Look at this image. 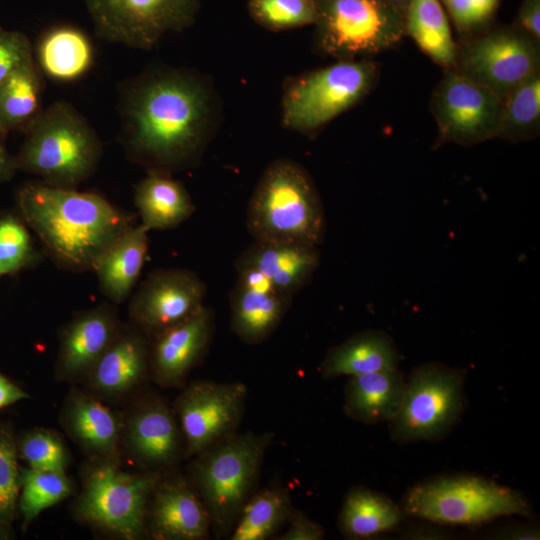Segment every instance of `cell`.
I'll return each instance as SVG.
<instances>
[{"label": "cell", "mask_w": 540, "mask_h": 540, "mask_svg": "<svg viewBox=\"0 0 540 540\" xmlns=\"http://www.w3.org/2000/svg\"><path fill=\"white\" fill-rule=\"evenodd\" d=\"M119 141L147 172L173 174L197 165L220 121L213 86L196 71L152 67L119 89Z\"/></svg>", "instance_id": "cell-1"}, {"label": "cell", "mask_w": 540, "mask_h": 540, "mask_svg": "<svg viewBox=\"0 0 540 540\" xmlns=\"http://www.w3.org/2000/svg\"><path fill=\"white\" fill-rule=\"evenodd\" d=\"M16 211L37 236L44 256L59 269L93 271L108 247L137 224L135 213L103 195L40 181L15 192Z\"/></svg>", "instance_id": "cell-2"}, {"label": "cell", "mask_w": 540, "mask_h": 540, "mask_svg": "<svg viewBox=\"0 0 540 540\" xmlns=\"http://www.w3.org/2000/svg\"><path fill=\"white\" fill-rule=\"evenodd\" d=\"M15 155L18 171L59 188H77L97 170L103 145L87 119L69 102L42 109L24 131Z\"/></svg>", "instance_id": "cell-3"}, {"label": "cell", "mask_w": 540, "mask_h": 540, "mask_svg": "<svg viewBox=\"0 0 540 540\" xmlns=\"http://www.w3.org/2000/svg\"><path fill=\"white\" fill-rule=\"evenodd\" d=\"M246 224L255 241L317 247L324 238L322 202L310 174L297 162L277 159L258 180Z\"/></svg>", "instance_id": "cell-4"}, {"label": "cell", "mask_w": 540, "mask_h": 540, "mask_svg": "<svg viewBox=\"0 0 540 540\" xmlns=\"http://www.w3.org/2000/svg\"><path fill=\"white\" fill-rule=\"evenodd\" d=\"M271 432L235 433L195 456L189 480L202 500L217 538L230 536L254 493Z\"/></svg>", "instance_id": "cell-5"}, {"label": "cell", "mask_w": 540, "mask_h": 540, "mask_svg": "<svg viewBox=\"0 0 540 540\" xmlns=\"http://www.w3.org/2000/svg\"><path fill=\"white\" fill-rule=\"evenodd\" d=\"M81 490L73 503L78 521L124 540L146 536V514L163 473L127 471L120 461L88 460L81 469Z\"/></svg>", "instance_id": "cell-6"}, {"label": "cell", "mask_w": 540, "mask_h": 540, "mask_svg": "<svg viewBox=\"0 0 540 540\" xmlns=\"http://www.w3.org/2000/svg\"><path fill=\"white\" fill-rule=\"evenodd\" d=\"M378 63L367 59L337 62L287 80L281 99L282 125L305 135L363 100L375 87Z\"/></svg>", "instance_id": "cell-7"}, {"label": "cell", "mask_w": 540, "mask_h": 540, "mask_svg": "<svg viewBox=\"0 0 540 540\" xmlns=\"http://www.w3.org/2000/svg\"><path fill=\"white\" fill-rule=\"evenodd\" d=\"M404 515L437 524L478 525L500 516H531L516 490L481 476L459 474L424 480L405 495Z\"/></svg>", "instance_id": "cell-8"}, {"label": "cell", "mask_w": 540, "mask_h": 540, "mask_svg": "<svg viewBox=\"0 0 540 540\" xmlns=\"http://www.w3.org/2000/svg\"><path fill=\"white\" fill-rule=\"evenodd\" d=\"M315 45L336 60L367 59L399 44L404 18L386 0H316Z\"/></svg>", "instance_id": "cell-9"}, {"label": "cell", "mask_w": 540, "mask_h": 540, "mask_svg": "<svg viewBox=\"0 0 540 540\" xmlns=\"http://www.w3.org/2000/svg\"><path fill=\"white\" fill-rule=\"evenodd\" d=\"M464 377L462 370L438 362L414 368L401 406L388 422L393 440H433L446 434L464 408Z\"/></svg>", "instance_id": "cell-10"}, {"label": "cell", "mask_w": 540, "mask_h": 540, "mask_svg": "<svg viewBox=\"0 0 540 540\" xmlns=\"http://www.w3.org/2000/svg\"><path fill=\"white\" fill-rule=\"evenodd\" d=\"M539 45L514 24L486 27L457 44L452 69L504 100L515 87L540 70Z\"/></svg>", "instance_id": "cell-11"}, {"label": "cell", "mask_w": 540, "mask_h": 540, "mask_svg": "<svg viewBox=\"0 0 540 540\" xmlns=\"http://www.w3.org/2000/svg\"><path fill=\"white\" fill-rule=\"evenodd\" d=\"M104 41L150 50L168 33L196 20L201 0H83Z\"/></svg>", "instance_id": "cell-12"}, {"label": "cell", "mask_w": 540, "mask_h": 540, "mask_svg": "<svg viewBox=\"0 0 540 540\" xmlns=\"http://www.w3.org/2000/svg\"><path fill=\"white\" fill-rule=\"evenodd\" d=\"M444 71L430 102L438 130L437 145L469 146L496 138L503 100L454 69Z\"/></svg>", "instance_id": "cell-13"}, {"label": "cell", "mask_w": 540, "mask_h": 540, "mask_svg": "<svg viewBox=\"0 0 540 540\" xmlns=\"http://www.w3.org/2000/svg\"><path fill=\"white\" fill-rule=\"evenodd\" d=\"M242 382L195 380L177 396L173 409L184 442V457H195L235 434L247 399Z\"/></svg>", "instance_id": "cell-14"}, {"label": "cell", "mask_w": 540, "mask_h": 540, "mask_svg": "<svg viewBox=\"0 0 540 540\" xmlns=\"http://www.w3.org/2000/svg\"><path fill=\"white\" fill-rule=\"evenodd\" d=\"M141 470L165 473L184 457L178 419L156 393L137 396L123 413L122 454Z\"/></svg>", "instance_id": "cell-15"}, {"label": "cell", "mask_w": 540, "mask_h": 540, "mask_svg": "<svg viewBox=\"0 0 540 540\" xmlns=\"http://www.w3.org/2000/svg\"><path fill=\"white\" fill-rule=\"evenodd\" d=\"M205 295V284L195 272L155 270L131 294L128 322L151 339L198 310Z\"/></svg>", "instance_id": "cell-16"}, {"label": "cell", "mask_w": 540, "mask_h": 540, "mask_svg": "<svg viewBox=\"0 0 540 540\" xmlns=\"http://www.w3.org/2000/svg\"><path fill=\"white\" fill-rule=\"evenodd\" d=\"M122 324L116 305L111 302L75 313L59 332L55 378L82 383Z\"/></svg>", "instance_id": "cell-17"}, {"label": "cell", "mask_w": 540, "mask_h": 540, "mask_svg": "<svg viewBox=\"0 0 540 540\" xmlns=\"http://www.w3.org/2000/svg\"><path fill=\"white\" fill-rule=\"evenodd\" d=\"M149 377L150 339L127 322L82 383L101 400L119 402L140 392Z\"/></svg>", "instance_id": "cell-18"}, {"label": "cell", "mask_w": 540, "mask_h": 540, "mask_svg": "<svg viewBox=\"0 0 540 540\" xmlns=\"http://www.w3.org/2000/svg\"><path fill=\"white\" fill-rule=\"evenodd\" d=\"M211 532L209 514L189 478L165 472L150 497L146 536L156 540H202Z\"/></svg>", "instance_id": "cell-19"}, {"label": "cell", "mask_w": 540, "mask_h": 540, "mask_svg": "<svg viewBox=\"0 0 540 540\" xmlns=\"http://www.w3.org/2000/svg\"><path fill=\"white\" fill-rule=\"evenodd\" d=\"M213 333L212 311L202 305L181 322L150 339V378L178 387L206 354Z\"/></svg>", "instance_id": "cell-20"}, {"label": "cell", "mask_w": 540, "mask_h": 540, "mask_svg": "<svg viewBox=\"0 0 540 540\" xmlns=\"http://www.w3.org/2000/svg\"><path fill=\"white\" fill-rule=\"evenodd\" d=\"M59 421L90 460L120 461L123 414L107 402L72 386L62 404Z\"/></svg>", "instance_id": "cell-21"}, {"label": "cell", "mask_w": 540, "mask_h": 540, "mask_svg": "<svg viewBox=\"0 0 540 540\" xmlns=\"http://www.w3.org/2000/svg\"><path fill=\"white\" fill-rule=\"evenodd\" d=\"M237 273L230 297L231 330L246 344H260L278 327L292 298L250 267L237 265Z\"/></svg>", "instance_id": "cell-22"}, {"label": "cell", "mask_w": 540, "mask_h": 540, "mask_svg": "<svg viewBox=\"0 0 540 540\" xmlns=\"http://www.w3.org/2000/svg\"><path fill=\"white\" fill-rule=\"evenodd\" d=\"M320 262L315 246L255 241L240 256L237 265L262 274L279 292L293 296L308 282Z\"/></svg>", "instance_id": "cell-23"}, {"label": "cell", "mask_w": 540, "mask_h": 540, "mask_svg": "<svg viewBox=\"0 0 540 540\" xmlns=\"http://www.w3.org/2000/svg\"><path fill=\"white\" fill-rule=\"evenodd\" d=\"M405 387L406 378L398 368L349 376L344 413L366 425L390 422L401 406Z\"/></svg>", "instance_id": "cell-24"}, {"label": "cell", "mask_w": 540, "mask_h": 540, "mask_svg": "<svg viewBox=\"0 0 540 540\" xmlns=\"http://www.w3.org/2000/svg\"><path fill=\"white\" fill-rule=\"evenodd\" d=\"M41 73L57 82H73L92 68L95 51L90 37L79 27L59 24L46 29L33 47Z\"/></svg>", "instance_id": "cell-25"}, {"label": "cell", "mask_w": 540, "mask_h": 540, "mask_svg": "<svg viewBox=\"0 0 540 540\" xmlns=\"http://www.w3.org/2000/svg\"><path fill=\"white\" fill-rule=\"evenodd\" d=\"M149 249L148 231L139 223L120 236L98 260L99 289L113 304L128 299L136 286Z\"/></svg>", "instance_id": "cell-26"}, {"label": "cell", "mask_w": 540, "mask_h": 540, "mask_svg": "<svg viewBox=\"0 0 540 540\" xmlns=\"http://www.w3.org/2000/svg\"><path fill=\"white\" fill-rule=\"evenodd\" d=\"M133 201L139 224L148 232L176 228L195 211L185 186L172 174L161 172H147L135 185Z\"/></svg>", "instance_id": "cell-27"}, {"label": "cell", "mask_w": 540, "mask_h": 540, "mask_svg": "<svg viewBox=\"0 0 540 540\" xmlns=\"http://www.w3.org/2000/svg\"><path fill=\"white\" fill-rule=\"evenodd\" d=\"M399 353L393 339L379 330H366L333 346L321 363V374L330 380L398 368Z\"/></svg>", "instance_id": "cell-28"}, {"label": "cell", "mask_w": 540, "mask_h": 540, "mask_svg": "<svg viewBox=\"0 0 540 540\" xmlns=\"http://www.w3.org/2000/svg\"><path fill=\"white\" fill-rule=\"evenodd\" d=\"M404 516L401 507L388 496L357 486L344 498L338 526L348 539H368L398 528Z\"/></svg>", "instance_id": "cell-29"}, {"label": "cell", "mask_w": 540, "mask_h": 540, "mask_svg": "<svg viewBox=\"0 0 540 540\" xmlns=\"http://www.w3.org/2000/svg\"><path fill=\"white\" fill-rule=\"evenodd\" d=\"M43 74L34 56L16 67L0 84V136L24 132L42 111Z\"/></svg>", "instance_id": "cell-30"}, {"label": "cell", "mask_w": 540, "mask_h": 540, "mask_svg": "<svg viewBox=\"0 0 540 540\" xmlns=\"http://www.w3.org/2000/svg\"><path fill=\"white\" fill-rule=\"evenodd\" d=\"M405 35L444 70L452 69L457 52L441 0H410L404 15Z\"/></svg>", "instance_id": "cell-31"}, {"label": "cell", "mask_w": 540, "mask_h": 540, "mask_svg": "<svg viewBox=\"0 0 540 540\" xmlns=\"http://www.w3.org/2000/svg\"><path fill=\"white\" fill-rule=\"evenodd\" d=\"M294 509L289 491L283 487L254 492L242 508L230 534L231 540H265L287 523Z\"/></svg>", "instance_id": "cell-32"}, {"label": "cell", "mask_w": 540, "mask_h": 540, "mask_svg": "<svg viewBox=\"0 0 540 540\" xmlns=\"http://www.w3.org/2000/svg\"><path fill=\"white\" fill-rule=\"evenodd\" d=\"M540 128V70L515 87L503 100L496 138L530 140Z\"/></svg>", "instance_id": "cell-33"}, {"label": "cell", "mask_w": 540, "mask_h": 540, "mask_svg": "<svg viewBox=\"0 0 540 540\" xmlns=\"http://www.w3.org/2000/svg\"><path fill=\"white\" fill-rule=\"evenodd\" d=\"M73 492V482L66 472L20 467L18 514L22 518V529L25 530L42 511L65 500Z\"/></svg>", "instance_id": "cell-34"}, {"label": "cell", "mask_w": 540, "mask_h": 540, "mask_svg": "<svg viewBox=\"0 0 540 540\" xmlns=\"http://www.w3.org/2000/svg\"><path fill=\"white\" fill-rule=\"evenodd\" d=\"M43 256L17 211H0V278L37 266Z\"/></svg>", "instance_id": "cell-35"}, {"label": "cell", "mask_w": 540, "mask_h": 540, "mask_svg": "<svg viewBox=\"0 0 540 540\" xmlns=\"http://www.w3.org/2000/svg\"><path fill=\"white\" fill-rule=\"evenodd\" d=\"M19 459L35 470L66 472L71 462L69 449L53 429L34 427L16 435Z\"/></svg>", "instance_id": "cell-36"}, {"label": "cell", "mask_w": 540, "mask_h": 540, "mask_svg": "<svg viewBox=\"0 0 540 540\" xmlns=\"http://www.w3.org/2000/svg\"><path fill=\"white\" fill-rule=\"evenodd\" d=\"M20 467L16 434L10 424L0 421V530L8 536L18 515Z\"/></svg>", "instance_id": "cell-37"}, {"label": "cell", "mask_w": 540, "mask_h": 540, "mask_svg": "<svg viewBox=\"0 0 540 540\" xmlns=\"http://www.w3.org/2000/svg\"><path fill=\"white\" fill-rule=\"evenodd\" d=\"M248 12L260 26L271 31H285L314 25L316 0H249Z\"/></svg>", "instance_id": "cell-38"}, {"label": "cell", "mask_w": 540, "mask_h": 540, "mask_svg": "<svg viewBox=\"0 0 540 540\" xmlns=\"http://www.w3.org/2000/svg\"><path fill=\"white\" fill-rule=\"evenodd\" d=\"M460 34L468 36L488 27L500 0H441Z\"/></svg>", "instance_id": "cell-39"}, {"label": "cell", "mask_w": 540, "mask_h": 540, "mask_svg": "<svg viewBox=\"0 0 540 540\" xmlns=\"http://www.w3.org/2000/svg\"><path fill=\"white\" fill-rule=\"evenodd\" d=\"M33 56V45L22 32L0 26V84L21 63Z\"/></svg>", "instance_id": "cell-40"}, {"label": "cell", "mask_w": 540, "mask_h": 540, "mask_svg": "<svg viewBox=\"0 0 540 540\" xmlns=\"http://www.w3.org/2000/svg\"><path fill=\"white\" fill-rule=\"evenodd\" d=\"M288 529L277 539L279 540H321L325 536L324 528L318 522L310 519L304 512L294 508L287 521Z\"/></svg>", "instance_id": "cell-41"}, {"label": "cell", "mask_w": 540, "mask_h": 540, "mask_svg": "<svg viewBox=\"0 0 540 540\" xmlns=\"http://www.w3.org/2000/svg\"><path fill=\"white\" fill-rule=\"evenodd\" d=\"M513 24L540 43V0H522Z\"/></svg>", "instance_id": "cell-42"}, {"label": "cell", "mask_w": 540, "mask_h": 540, "mask_svg": "<svg viewBox=\"0 0 540 540\" xmlns=\"http://www.w3.org/2000/svg\"><path fill=\"white\" fill-rule=\"evenodd\" d=\"M29 397V394L25 390L0 372V409L28 399Z\"/></svg>", "instance_id": "cell-43"}, {"label": "cell", "mask_w": 540, "mask_h": 540, "mask_svg": "<svg viewBox=\"0 0 540 540\" xmlns=\"http://www.w3.org/2000/svg\"><path fill=\"white\" fill-rule=\"evenodd\" d=\"M17 172L15 155L9 153L0 136V183L11 181Z\"/></svg>", "instance_id": "cell-44"}, {"label": "cell", "mask_w": 540, "mask_h": 540, "mask_svg": "<svg viewBox=\"0 0 540 540\" xmlns=\"http://www.w3.org/2000/svg\"><path fill=\"white\" fill-rule=\"evenodd\" d=\"M496 538L509 540L539 539V529L530 526H512L499 531Z\"/></svg>", "instance_id": "cell-45"}, {"label": "cell", "mask_w": 540, "mask_h": 540, "mask_svg": "<svg viewBox=\"0 0 540 540\" xmlns=\"http://www.w3.org/2000/svg\"><path fill=\"white\" fill-rule=\"evenodd\" d=\"M402 536L407 539H446L449 535L432 527L414 526L406 529Z\"/></svg>", "instance_id": "cell-46"}, {"label": "cell", "mask_w": 540, "mask_h": 540, "mask_svg": "<svg viewBox=\"0 0 540 540\" xmlns=\"http://www.w3.org/2000/svg\"><path fill=\"white\" fill-rule=\"evenodd\" d=\"M390 5H392L404 18L406 9L410 0H386Z\"/></svg>", "instance_id": "cell-47"}]
</instances>
